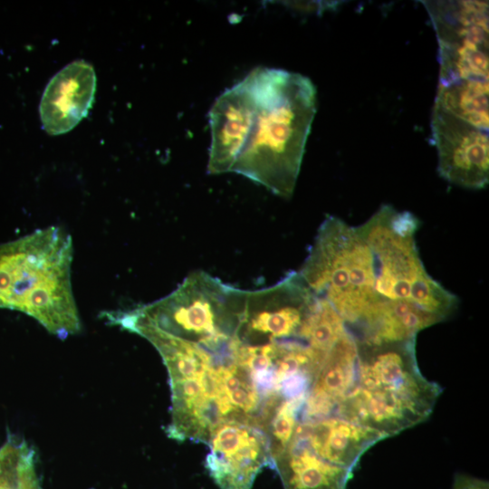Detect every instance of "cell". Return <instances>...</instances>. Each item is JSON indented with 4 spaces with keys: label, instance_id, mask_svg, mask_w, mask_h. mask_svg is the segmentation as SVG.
Segmentation results:
<instances>
[{
    "label": "cell",
    "instance_id": "1",
    "mask_svg": "<svg viewBox=\"0 0 489 489\" xmlns=\"http://www.w3.org/2000/svg\"><path fill=\"white\" fill-rule=\"evenodd\" d=\"M256 110L231 172L290 197L316 112V90L299 73L259 67L251 72Z\"/></svg>",
    "mask_w": 489,
    "mask_h": 489
},
{
    "label": "cell",
    "instance_id": "2",
    "mask_svg": "<svg viewBox=\"0 0 489 489\" xmlns=\"http://www.w3.org/2000/svg\"><path fill=\"white\" fill-rule=\"evenodd\" d=\"M356 342L350 384L334 416L385 438L426 420L442 388L422 375L416 358V338Z\"/></svg>",
    "mask_w": 489,
    "mask_h": 489
},
{
    "label": "cell",
    "instance_id": "3",
    "mask_svg": "<svg viewBox=\"0 0 489 489\" xmlns=\"http://www.w3.org/2000/svg\"><path fill=\"white\" fill-rule=\"evenodd\" d=\"M72 237L58 226L0 244V309L22 312L64 340L82 329L73 297Z\"/></svg>",
    "mask_w": 489,
    "mask_h": 489
},
{
    "label": "cell",
    "instance_id": "4",
    "mask_svg": "<svg viewBox=\"0 0 489 489\" xmlns=\"http://www.w3.org/2000/svg\"><path fill=\"white\" fill-rule=\"evenodd\" d=\"M245 291L210 274L190 273L170 294L128 311L103 312L107 322L123 328L141 324L199 345L217 359L235 355Z\"/></svg>",
    "mask_w": 489,
    "mask_h": 489
},
{
    "label": "cell",
    "instance_id": "5",
    "mask_svg": "<svg viewBox=\"0 0 489 489\" xmlns=\"http://www.w3.org/2000/svg\"><path fill=\"white\" fill-rule=\"evenodd\" d=\"M308 287L327 301L357 339L371 329L384 303L374 289L368 246L356 227L328 216L298 272Z\"/></svg>",
    "mask_w": 489,
    "mask_h": 489
},
{
    "label": "cell",
    "instance_id": "6",
    "mask_svg": "<svg viewBox=\"0 0 489 489\" xmlns=\"http://www.w3.org/2000/svg\"><path fill=\"white\" fill-rule=\"evenodd\" d=\"M419 224L411 213L384 205L356 229L369 248L379 299L412 305L440 322L458 300L427 273L415 240Z\"/></svg>",
    "mask_w": 489,
    "mask_h": 489
},
{
    "label": "cell",
    "instance_id": "7",
    "mask_svg": "<svg viewBox=\"0 0 489 489\" xmlns=\"http://www.w3.org/2000/svg\"><path fill=\"white\" fill-rule=\"evenodd\" d=\"M321 302V298L308 287L298 272L288 273L270 287L245 291L237 338L245 345L272 343L314 348L312 328Z\"/></svg>",
    "mask_w": 489,
    "mask_h": 489
},
{
    "label": "cell",
    "instance_id": "8",
    "mask_svg": "<svg viewBox=\"0 0 489 489\" xmlns=\"http://www.w3.org/2000/svg\"><path fill=\"white\" fill-rule=\"evenodd\" d=\"M438 42L439 85L488 81V2L423 1Z\"/></svg>",
    "mask_w": 489,
    "mask_h": 489
},
{
    "label": "cell",
    "instance_id": "9",
    "mask_svg": "<svg viewBox=\"0 0 489 489\" xmlns=\"http://www.w3.org/2000/svg\"><path fill=\"white\" fill-rule=\"evenodd\" d=\"M206 467L220 489H252L259 472L273 467L265 432L250 424L225 420L213 428L206 442Z\"/></svg>",
    "mask_w": 489,
    "mask_h": 489
},
{
    "label": "cell",
    "instance_id": "10",
    "mask_svg": "<svg viewBox=\"0 0 489 489\" xmlns=\"http://www.w3.org/2000/svg\"><path fill=\"white\" fill-rule=\"evenodd\" d=\"M431 130L439 175L455 186L480 189L489 180L488 131L434 106Z\"/></svg>",
    "mask_w": 489,
    "mask_h": 489
},
{
    "label": "cell",
    "instance_id": "11",
    "mask_svg": "<svg viewBox=\"0 0 489 489\" xmlns=\"http://www.w3.org/2000/svg\"><path fill=\"white\" fill-rule=\"evenodd\" d=\"M256 110L251 74L224 91L209 111V174L231 172L249 136Z\"/></svg>",
    "mask_w": 489,
    "mask_h": 489
},
{
    "label": "cell",
    "instance_id": "12",
    "mask_svg": "<svg viewBox=\"0 0 489 489\" xmlns=\"http://www.w3.org/2000/svg\"><path fill=\"white\" fill-rule=\"evenodd\" d=\"M96 91L93 67L74 61L59 71L48 82L40 101V119L50 135L72 130L87 116Z\"/></svg>",
    "mask_w": 489,
    "mask_h": 489
},
{
    "label": "cell",
    "instance_id": "13",
    "mask_svg": "<svg viewBox=\"0 0 489 489\" xmlns=\"http://www.w3.org/2000/svg\"><path fill=\"white\" fill-rule=\"evenodd\" d=\"M296 429L321 457L352 471L362 455L385 438L370 428L336 416L301 421Z\"/></svg>",
    "mask_w": 489,
    "mask_h": 489
},
{
    "label": "cell",
    "instance_id": "14",
    "mask_svg": "<svg viewBox=\"0 0 489 489\" xmlns=\"http://www.w3.org/2000/svg\"><path fill=\"white\" fill-rule=\"evenodd\" d=\"M284 489H347L353 471L316 454L295 428L285 446L273 458Z\"/></svg>",
    "mask_w": 489,
    "mask_h": 489
},
{
    "label": "cell",
    "instance_id": "15",
    "mask_svg": "<svg viewBox=\"0 0 489 489\" xmlns=\"http://www.w3.org/2000/svg\"><path fill=\"white\" fill-rule=\"evenodd\" d=\"M435 105L488 131V81L467 79L438 85Z\"/></svg>",
    "mask_w": 489,
    "mask_h": 489
},
{
    "label": "cell",
    "instance_id": "16",
    "mask_svg": "<svg viewBox=\"0 0 489 489\" xmlns=\"http://www.w3.org/2000/svg\"><path fill=\"white\" fill-rule=\"evenodd\" d=\"M34 456L24 440L8 435L0 448V489H40Z\"/></svg>",
    "mask_w": 489,
    "mask_h": 489
},
{
    "label": "cell",
    "instance_id": "17",
    "mask_svg": "<svg viewBox=\"0 0 489 489\" xmlns=\"http://www.w3.org/2000/svg\"><path fill=\"white\" fill-rule=\"evenodd\" d=\"M452 489H489V485L485 480L457 474Z\"/></svg>",
    "mask_w": 489,
    "mask_h": 489
}]
</instances>
